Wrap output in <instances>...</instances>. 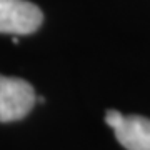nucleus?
<instances>
[{
    "instance_id": "3",
    "label": "nucleus",
    "mask_w": 150,
    "mask_h": 150,
    "mask_svg": "<svg viewBox=\"0 0 150 150\" xmlns=\"http://www.w3.org/2000/svg\"><path fill=\"white\" fill-rule=\"evenodd\" d=\"M113 134L127 150H150V118L140 115H123Z\"/></svg>"
},
{
    "instance_id": "4",
    "label": "nucleus",
    "mask_w": 150,
    "mask_h": 150,
    "mask_svg": "<svg viewBox=\"0 0 150 150\" xmlns=\"http://www.w3.org/2000/svg\"><path fill=\"white\" fill-rule=\"evenodd\" d=\"M122 118H123V113L117 112V110H107V112H105V122H107V125L110 129L117 127Z\"/></svg>"
},
{
    "instance_id": "1",
    "label": "nucleus",
    "mask_w": 150,
    "mask_h": 150,
    "mask_svg": "<svg viewBox=\"0 0 150 150\" xmlns=\"http://www.w3.org/2000/svg\"><path fill=\"white\" fill-rule=\"evenodd\" d=\"M37 100L28 82L0 75V122L20 120L32 110Z\"/></svg>"
},
{
    "instance_id": "2",
    "label": "nucleus",
    "mask_w": 150,
    "mask_h": 150,
    "mask_svg": "<svg viewBox=\"0 0 150 150\" xmlns=\"http://www.w3.org/2000/svg\"><path fill=\"white\" fill-rule=\"evenodd\" d=\"M43 20L40 8L27 0H0V32L27 35L35 32Z\"/></svg>"
}]
</instances>
